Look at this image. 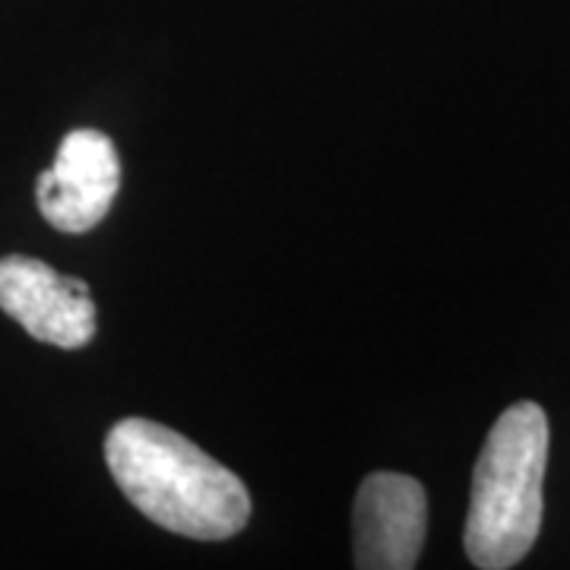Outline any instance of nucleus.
Here are the masks:
<instances>
[{
  "mask_svg": "<svg viewBox=\"0 0 570 570\" xmlns=\"http://www.w3.org/2000/svg\"><path fill=\"white\" fill-rule=\"evenodd\" d=\"M105 463L124 498L168 532L219 542L245 530L250 520L245 482L159 422H118L105 438Z\"/></svg>",
  "mask_w": 570,
  "mask_h": 570,
  "instance_id": "1",
  "label": "nucleus"
},
{
  "mask_svg": "<svg viewBox=\"0 0 570 570\" xmlns=\"http://www.w3.org/2000/svg\"><path fill=\"white\" fill-rule=\"evenodd\" d=\"M549 466V415L513 403L489 431L475 460L466 517V554L475 568L520 564L542 530V482Z\"/></svg>",
  "mask_w": 570,
  "mask_h": 570,
  "instance_id": "2",
  "label": "nucleus"
},
{
  "mask_svg": "<svg viewBox=\"0 0 570 570\" xmlns=\"http://www.w3.org/2000/svg\"><path fill=\"white\" fill-rule=\"evenodd\" d=\"M0 311L48 346L82 348L96 336L89 285L77 276H61L36 257H0Z\"/></svg>",
  "mask_w": 570,
  "mask_h": 570,
  "instance_id": "3",
  "label": "nucleus"
},
{
  "mask_svg": "<svg viewBox=\"0 0 570 570\" xmlns=\"http://www.w3.org/2000/svg\"><path fill=\"white\" fill-rule=\"evenodd\" d=\"M121 190V159L108 134L80 127L58 146L55 165L41 171L36 200L41 216L61 232H89L102 223Z\"/></svg>",
  "mask_w": 570,
  "mask_h": 570,
  "instance_id": "4",
  "label": "nucleus"
},
{
  "mask_svg": "<svg viewBox=\"0 0 570 570\" xmlns=\"http://www.w3.org/2000/svg\"><path fill=\"white\" fill-rule=\"evenodd\" d=\"M428 530L422 482L400 472L367 475L355 498V564L362 570L415 568Z\"/></svg>",
  "mask_w": 570,
  "mask_h": 570,
  "instance_id": "5",
  "label": "nucleus"
}]
</instances>
